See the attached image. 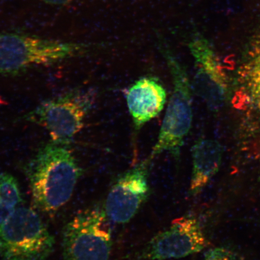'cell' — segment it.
Returning <instances> with one entry per match:
<instances>
[{
    "instance_id": "8992f818",
    "label": "cell",
    "mask_w": 260,
    "mask_h": 260,
    "mask_svg": "<svg viewBox=\"0 0 260 260\" xmlns=\"http://www.w3.org/2000/svg\"><path fill=\"white\" fill-rule=\"evenodd\" d=\"M104 208L99 206L79 211L64 226L63 260H110L111 230Z\"/></svg>"
},
{
    "instance_id": "7c38bea8",
    "label": "cell",
    "mask_w": 260,
    "mask_h": 260,
    "mask_svg": "<svg viewBox=\"0 0 260 260\" xmlns=\"http://www.w3.org/2000/svg\"><path fill=\"white\" fill-rule=\"evenodd\" d=\"M238 80L249 102L260 109V30L246 45L239 68Z\"/></svg>"
},
{
    "instance_id": "8fae6325",
    "label": "cell",
    "mask_w": 260,
    "mask_h": 260,
    "mask_svg": "<svg viewBox=\"0 0 260 260\" xmlns=\"http://www.w3.org/2000/svg\"><path fill=\"white\" fill-rule=\"evenodd\" d=\"M223 149L216 140L201 138L191 148L192 173L190 179V196L196 197L209 184L219 170Z\"/></svg>"
},
{
    "instance_id": "6da1fadb",
    "label": "cell",
    "mask_w": 260,
    "mask_h": 260,
    "mask_svg": "<svg viewBox=\"0 0 260 260\" xmlns=\"http://www.w3.org/2000/svg\"><path fill=\"white\" fill-rule=\"evenodd\" d=\"M32 201L38 210L54 214L71 199L82 170L67 146H42L25 165Z\"/></svg>"
},
{
    "instance_id": "ba28073f",
    "label": "cell",
    "mask_w": 260,
    "mask_h": 260,
    "mask_svg": "<svg viewBox=\"0 0 260 260\" xmlns=\"http://www.w3.org/2000/svg\"><path fill=\"white\" fill-rule=\"evenodd\" d=\"M152 160L153 158L149 155L116 178L103 207L110 222H129L148 199L151 193L149 176Z\"/></svg>"
},
{
    "instance_id": "7a4b0ae2",
    "label": "cell",
    "mask_w": 260,
    "mask_h": 260,
    "mask_svg": "<svg viewBox=\"0 0 260 260\" xmlns=\"http://www.w3.org/2000/svg\"><path fill=\"white\" fill-rule=\"evenodd\" d=\"M87 45L16 32L0 34V74L15 76L87 53Z\"/></svg>"
},
{
    "instance_id": "30bf717a",
    "label": "cell",
    "mask_w": 260,
    "mask_h": 260,
    "mask_svg": "<svg viewBox=\"0 0 260 260\" xmlns=\"http://www.w3.org/2000/svg\"><path fill=\"white\" fill-rule=\"evenodd\" d=\"M167 100V90L154 77L141 78L129 87L126 101L136 135L162 112Z\"/></svg>"
},
{
    "instance_id": "2e32d148",
    "label": "cell",
    "mask_w": 260,
    "mask_h": 260,
    "mask_svg": "<svg viewBox=\"0 0 260 260\" xmlns=\"http://www.w3.org/2000/svg\"><path fill=\"white\" fill-rule=\"evenodd\" d=\"M259 183H260V175H259Z\"/></svg>"
},
{
    "instance_id": "4fadbf2b",
    "label": "cell",
    "mask_w": 260,
    "mask_h": 260,
    "mask_svg": "<svg viewBox=\"0 0 260 260\" xmlns=\"http://www.w3.org/2000/svg\"><path fill=\"white\" fill-rule=\"evenodd\" d=\"M22 203L18 181L12 175L0 172V223L5 222Z\"/></svg>"
},
{
    "instance_id": "9a60e30c",
    "label": "cell",
    "mask_w": 260,
    "mask_h": 260,
    "mask_svg": "<svg viewBox=\"0 0 260 260\" xmlns=\"http://www.w3.org/2000/svg\"><path fill=\"white\" fill-rule=\"evenodd\" d=\"M46 4L52 6H63L69 4L73 0H41Z\"/></svg>"
},
{
    "instance_id": "9c48e42d",
    "label": "cell",
    "mask_w": 260,
    "mask_h": 260,
    "mask_svg": "<svg viewBox=\"0 0 260 260\" xmlns=\"http://www.w3.org/2000/svg\"><path fill=\"white\" fill-rule=\"evenodd\" d=\"M192 55L194 74L191 87L208 108L217 111L222 108L227 95V78L219 58L207 39L195 32L188 44Z\"/></svg>"
},
{
    "instance_id": "52a82bcc",
    "label": "cell",
    "mask_w": 260,
    "mask_h": 260,
    "mask_svg": "<svg viewBox=\"0 0 260 260\" xmlns=\"http://www.w3.org/2000/svg\"><path fill=\"white\" fill-rule=\"evenodd\" d=\"M207 246V240L197 217L184 216L155 235L139 252L138 260L179 259L199 253Z\"/></svg>"
},
{
    "instance_id": "277c9868",
    "label": "cell",
    "mask_w": 260,
    "mask_h": 260,
    "mask_svg": "<svg viewBox=\"0 0 260 260\" xmlns=\"http://www.w3.org/2000/svg\"><path fill=\"white\" fill-rule=\"evenodd\" d=\"M54 245V236L31 208L19 207L0 223L2 260H48Z\"/></svg>"
},
{
    "instance_id": "5b68a950",
    "label": "cell",
    "mask_w": 260,
    "mask_h": 260,
    "mask_svg": "<svg viewBox=\"0 0 260 260\" xmlns=\"http://www.w3.org/2000/svg\"><path fill=\"white\" fill-rule=\"evenodd\" d=\"M93 101L90 91L73 90L44 101L25 115L23 119L46 129L52 142L67 146L82 130Z\"/></svg>"
},
{
    "instance_id": "5bb4252c",
    "label": "cell",
    "mask_w": 260,
    "mask_h": 260,
    "mask_svg": "<svg viewBox=\"0 0 260 260\" xmlns=\"http://www.w3.org/2000/svg\"><path fill=\"white\" fill-rule=\"evenodd\" d=\"M204 260H242L236 252L225 247L211 249L205 254Z\"/></svg>"
},
{
    "instance_id": "3957f363",
    "label": "cell",
    "mask_w": 260,
    "mask_h": 260,
    "mask_svg": "<svg viewBox=\"0 0 260 260\" xmlns=\"http://www.w3.org/2000/svg\"><path fill=\"white\" fill-rule=\"evenodd\" d=\"M173 84L157 142L152 149L150 157L154 158L162 152H169L180 160L185 139L190 131L193 121L192 87L186 68L178 61L167 45L160 44Z\"/></svg>"
}]
</instances>
